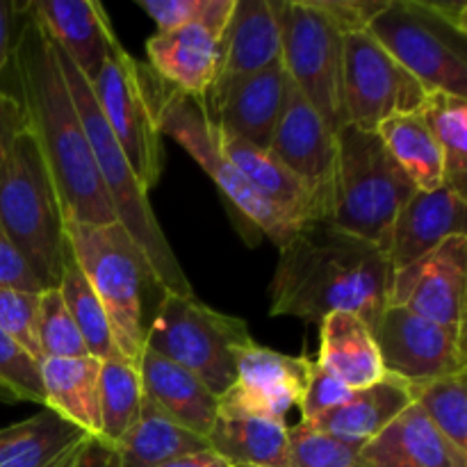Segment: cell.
<instances>
[{
  "label": "cell",
  "instance_id": "obj_49",
  "mask_svg": "<svg viewBox=\"0 0 467 467\" xmlns=\"http://www.w3.org/2000/svg\"><path fill=\"white\" fill-rule=\"evenodd\" d=\"M3 438H5V429H0V442H3Z\"/></svg>",
  "mask_w": 467,
  "mask_h": 467
},
{
  "label": "cell",
  "instance_id": "obj_5",
  "mask_svg": "<svg viewBox=\"0 0 467 467\" xmlns=\"http://www.w3.org/2000/svg\"><path fill=\"white\" fill-rule=\"evenodd\" d=\"M0 233L26 258L41 290H57L68 258L64 214L27 128L14 137L0 164Z\"/></svg>",
  "mask_w": 467,
  "mask_h": 467
},
{
  "label": "cell",
  "instance_id": "obj_46",
  "mask_svg": "<svg viewBox=\"0 0 467 467\" xmlns=\"http://www.w3.org/2000/svg\"><path fill=\"white\" fill-rule=\"evenodd\" d=\"M23 5L9 3V0H0V76L7 68L9 57H12L14 46V27L21 18Z\"/></svg>",
  "mask_w": 467,
  "mask_h": 467
},
{
  "label": "cell",
  "instance_id": "obj_13",
  "mask_svg": "<svg viewBox=\"0 0 467 467\" xmlns=\"http://www.w3.org/2000/svg\"><path fill=\"white\" fill-rule=\"evenodd\" d=\"M383 369L413 386L467 374L465 333L450 331L400 306H388L374 327Z\"/></svg>",
  "mask_w": 467,
  "mask_h": 467
},
{
  "label": "cell",
  "instance_id": "obj_42",
  "mask_svg": "<svg viewBox=\"0 0 467 467\" xmlns=\"http://www.w3.org/2000/svg\"><path fill=\"white\" fill-rule=\"evenodd\" d=\"M342 35L368 30L369 21L386 7L388 0H313Z\"/></svg>",
  "mask_w": 467,
  "mask_h": 467
},
{
  "label": "cell",
  "instance_id": "obj_16",
  "mask_svg": "<svg viewBox=\"0 0 467 467\" xmlns=\"http://www.w3.org/2000/svg\"><path fill=\"white\" fill-rule=\"evenodd\" d=\"M310 358L287 356L251 340L235 356V381L219 397V413H242L285 424L299 409Z\"/></svg>",
  "mask_w": 467,
  "mask_h": 467
},
{
  "label": "cell",
  "instance_id": "obj_8",
  "mask_svg": "<svg viewBox=\"0 0 467 467\" xmlns=\"http://www.w3.org/2000/svg\"><path fill=\"white\" fill-rule=\"evenodd\" d=\"M251 340L244 319L213 310L196 296L162 295L146 327L144 347L185 368L222 397L235 381L237 351Z\"/></svg>",
  "mask_w": 467,
  "mask_h": 467
},
{
  "label": "cell",
  "instance_id": "obj_27",
  "mask_svg": "<svg viewBox=\"0 0 467 467\" xmlns=\"http://www.w3.org/2000/svg\"><path fill=\"white\" fill-rule=\"evenodd\" d=\"M99 374L100 360L94 356L41 360L46 409L96 438H100Z\"/></svg>",
  "mask_w": 467,
  "mask_h": 467
},
{
  "label": "cell",
  "instance_id": "obj_15",
  "mask_svg": "<svg viewBox=\"0 0 467 467\" xmlns=\"http://www.w3.org/2000/svg\"><path fill=\"white\" fill-rule=\"evenodd\" d=\"M467 235L442 242L418 263L392 272L388 306H400L450 331L465 333Z\"/></svg>",
  "mask_w": 467,
  "mask_h": 467
},
{
  "label": "cell",
  "instance_id": "obj_19",
  "mask_svg": "<svg viewBox=\"0 0 467 467\" xmlns=\"http://www.w3.org/2000/svg\"><path fill=\"white\" fill-rule=\"evenodd\" d=\"M26 7L68 62L94 82L119 44L103 5L94 0H32Z\"/></svg>",
  "mask_w": 467,
  "mask_h": 467
},
{
  "label": "cell",
  "instance_id": "obj_25",
  "mask_svg": "<svg viewBox=\"0 0 467 467\" xmlns=\"http://www.w3.org/2000/svg\"><path fill=\"white\" fill-rule=\"evenodd\" d=\"M276 62H281L276 0H237L223 35V57L217 80L251 76Z\"/></svg>",
  "mask_w": 467,
  "mask_h": 467
},
{
  "label": "cell",
  "instance_id": "obj_41",
  "mask_svg": "<svg viewBox=\"0 0 467 467\" xmlns=\"http://www.w3.org/2000/svg\"><path fill=\"white\" fill-rule=\"evenodd\" d=\"M137 5L153 18L158 35L194 26L205 9V0H137Z\"/></svg>",
  "mask_w": 467,
  "mask_h": 467
},
{
  "label": "cell",
  "instance_id": "obj_4",
  "mask_svg": "<svg viewBox=\"0 0 467 467\" xmlns=\"http://www.w3.org/2000/svg\"><path fill=\"white\" fill-rule=\"evenodd\" d=\"M141 82L158 130L162 132V137L167 135L176 140L208 173L226 201L235 226L244 233L246 242L255 244L258 235H265L281 249L295 235V228L267 201L260 199L258 192L223 153L222 130L210 119L203 100L171 89L144 64H141Z\"/></svg>",
  "mask_w": 467,
  "mask_h": 467
},
{
  "label": "cell",
  "instance_id": "obj_17",
  "mask_svg": "<svg viewBox=\"0 0 467 467\" xmlns=\"http://www.w3.org/2000/svg\"><path fill=\"white\" fill-rule=\"evenodd\" d=\"M285 91L287 73L283 62H276L251 76L217 80L203 103L219 130L258 149H269Z\"/></svg>",
  "mask_w": 467,
  "mask_h": 467
},
{
  "label": "cell",
  "instance_id": "obj_37",
  "mask_svg": "<svg viewBox=\"0 0 467 467\" xmlns=\"http://www.w3.org/2000/svg\"><path fill=\"white\" fill-rule=\"evenodd\" d=\"M287 454L290 467H365L360 447L301 420L295 427H287Z\"/></svg>",
  "mask_w": 467,
  "mask_h": 467
},
{
  "label": "cell",
  "instance_id": "obj_31",
  "mask_svg": "<svg viewBox=\"0 0 467 467\" xmlns=\"http://www.w3.org/2000/svg\"><path fill=\"white\" fill-rule=\"evenodd\" d=\"M377 135L418 190L431 192L445 185L441 149L433 140L422 109L386 119L377 128Z\"/></svg>",
  "mask_w": 467,
  "mask_h": 467
},
{
  "label": "cell",
  "instance_id": "obj_10",
  "mask_svg": "<svg viewBox=\"0 0 467 467\" xmlns=\"http://www.w3.org/2000/svg\"><path fill=\"white\" fill-rule=\"evenodd\" d=\"M276 16L287 80L337 132L347 126L342 99L345 35L313 0H276Z\"/></svg>",
  "mask_w": 467,
  "mask_h": 467
},
{
  "label": "cell",
  "instance_id": "obj_20",
  "mask_svg": "<svg viewBox=\"0 0 467 467\" xmlns=\"http://www.w3.org/2000/svg\"><path fill=\"white\" fill-rule=\"evenodd\" d=\"M146 67L171 89L192 99H205L219 76L223 57V39L203 26L181 27L146 41Z\"/></svg>",
  "mask_w": 467,
  "mask_h": 467
},
{
  "label": "cell",
  "instance_id": "obj_6",
  "mask_svg": "<svg viewBox=\"0 0 467 467\" xmlns=\"http://www.w3.org/2000/svg\"><path fill=\"white\" fill-rule=\"evenodd\" d=\"M64 233L73 260L103 304L114 347L140 365L146 340L141 296L144 283L150 281L144 254L119 222H64Z\"/></svg>",
  "mask_w": 467,
  "mask_h": 467
},
{
  "label": "cell",
  "instance_id": "obj_24",
  "mask_svg": "<svg viewBox=\"0 0 467 467\" xmlns=\"http://www.w3.org/2000/svg\"><path fill=\"white\" fill-rule=\"evenodd\" d=\"M319 327V354L315 363L340 379L351 390H363L386 377L374 331L354 313L337 310Z\"/></svg>",
  "mask_w": 467,
  "mask_h": 467
},
{
  "label": "cell",
  "instance_id": "obj_9",
  "mask_svg": "<svg viewBox=\"0 0 467 467\" xmlns=\"http://www.w3.org/2000/svg\"><path fill=\"white\" fill-rule=\"evenodd\" d=\"M368 32L424 89L467 99V35L431 12L427 0H388Z\"/></svg>",
  "mask_w": 467,
  "mask_h": 467
},
{
  "label": "cell",
  "instance_id": "obj_38",
  "mask_svg": "<svg viewBox=\"0 0 467 467\" xmlns=\"http://www.w3.org/2000/svg\"><path fill=\"white\" fill-rule=\"evenodd\" d=\"M0 386L7 388L18 404L30 401L44 406L41 360L3 331H0Z\"/></svg>",
  "mask_w": 467,
  "mask_h": 467
},
{
  "label": "cell",
  "instance_id": "obj_43",
  "mask_svg": "<svg viewBox=\"0 0 467 467\" xmlns=\"http://www.w3.org/2000/svg\"><path fill=\"white\" fill-rule=\"evenodd\" d=\"M0 290L41 295V285L16 246L0 233Z\"/></svg>",
  "mask_w": 467,
  "mask_h": 467
},
{
  "label": "cell",
  "instance_id": "obj_1",
  "mask_svg": "<svg viewBox=\"0 0 467 467\" xmlns=\"http://www.w3.org/2000/svg\"><path fill=\"white\" fill-rule=\"evenodd\" d=\"M9 59L23 121L53 178L64 222L114 223L117 214L96 169L89 140L59 67L57 50L48 32L27 12L26 3Z\"/></svg>",
  "mask_w": 467,
  "mask_h": 467
},
{
  "label": "cell",
  "instance_id": "obj_40",
  "mask_svg": "<svg viewBox=\"0 0 467 467\" xmlns=\"http://www.w3.org/2000/svg\"><path fill=\"white\" fill-rule=\"evenodd\" d=\"M36 299H39V295L0 290V331L7 333L18 345L26 347L35 358L41 360L35 336Z\"/></svg>",
  "mask_w": 467,
  "mask_h": 467
},
{
  "label": "cell",
  "instance_id": "obj_45",
  "mask_svg": "<svg viewBox=\"0 0 467 467\" xmlns=\"http://www.w3.org/2000/svg\"><path fill=\"white\" fill-rule=\"evenodd\" d=\"M23 128H26V121H23V112L16 96L0 91V164H3L9 146H12L14 137H16Z\"/></svg>",
  "mask_w": 467,
  "mask_h": 467
},
{
  "label": "cell",
  "instance_id": "obj_47",
  "mask_svg": "<svg viewBox=\"0 0 467 467\" xmlns=\"http://www.w3.org/2000/svg\"><path fill=\"white\" fill-rule=\"evenodd\" d=\"M160 467H233L226 459L217 454L213 450H203V451H192V454H182L176 456V459L167 461L164 465Z\"/></svg>",
  "mask_w": 467,
  "mask_h": 467
},
{
  "label": "cell",
  "instance_id": "obj_51",
  "mask_svg": "<svg viewBox=\"0 0 467 467\" xmlns=\"http://www.w3.org/2000/svg\"><path fill=\"white\" fill-rule=\"evenodd\" d=\"M64 465H67V463H64Z\"/></svg>",
  "mask_w": 467,
  "mask_h": 467
},
{
  "label": "cell",
  "instance_id": "obj_26",
  "mask_svg": "<svg viewBox=\"0 0 467 467\" xmlns=\"http://www.w3.org/2000/svg\"><path fill=\"white\" fill-rule=\"evenodd\" d=\"M410 404H413V395H410L409 383L386 374L374 386L351 392L345 404L315 420L313 427L349 445L365 447Z\"/></svg>",
  "mask_w": 467,
  "mask_h": 467
},
{
  "label": "cell",
  "instance_id": "obj_33",
  "mask_svg": "<svg viewBox=\"0 0 467 467\" xmlns=\"http://www.w3.org/2000/svg\"><path fill=\"white\" fill-rule=\"evenodd\" d=\"M422 114L441 149L445 187L467 199V99L445 91H427Z\"/></svg>",
  "mask_w": 467,
  "mask_h": 467
},
{
  "label": "cell",
  "instance_id": "obj_12",
  "mask_svg": "<svg viewBox=\"0 0 467 467\" xmlns=\"http://www.w3.org/2000/svg\"><path fill=\"white\" fill-rule=\"evenodd\" d=\"M342 99L347 126L377 132L386 119L420 112L427 89L363 30L345 35Z\"/></svg>",
  "mask_w": 467,
  "mask_h": 467
},
{
  "label": "cell",
  "instance_id": "obj_50",
  "mask_svg": "<svg viewBox=\"0 0 467 467\" xmlns=\"http://www.w3.org/2000/svg\"><path fill=\"white\" fill-rule=\"evenodd\" d=\"M233 467H249V465H233Z\"/></svg>",
  "mask_w": 467,
  "mask_h": 467
},
{
  "label": "cell",
  "instance_id": "obj_11",
  "mask_svg": "<svg viewBox=\"0 0 467 467\" xmlns=\"http://www.w3.org/2000/svg\"><path fill=\"white\" fill-rule=\"evenodd\" d=\"M105 123L121 146L132 171L146 192L153 190L164 171L162 132L141 82V64L119 41L105 67L89 82Z\"/></svg>",
  "mask_w": 467,
  "mask_h": 467
},
{
  "label": "cell",
  "instance_id": "obj_36",
  "mask_svg": "<svg viewBox=\"0 0 467 467\" xmlns=\"http://www.w3.org/2000/svg\"><path fill=\"white\" fill-rule=\"evenodd\" d=\"M35 336L41 360L89 356L59 290H44L36 299Z\"/></svg>",
  "mask_w": 467,
  "mask_h": 467
},
{
  "label": "cell",
  "instance_id": "obj_35",
  "mask_svg": "<svg viewBox=\"0 0 467 467\" xmlns=\"http://www.w3.org/2000/svg\"><path fill=\"white\" fill-rule=\"evenodd\" d=\"M413 404L420 406L436 431L467 456V383L465 374L436 379L410 388Z\"/></svg>",
  "mask_w": 467,
  "mask_h": 467
},
{
  "label": "cell",
  "instance_id": "obj_7",
  "mask_svg": "<svg viewBox=\"0 0 467 467\" xmlns=\"http://www.w3.org/2000/svg\"><path fill=\"white\" fill-rule=\"evenodd\" d=\"M415 190L377 132L356 126L337 130L333 226L381 246L388 255L392 222Z\"/></svg>",
  "mask_w": 467,
  "mask_h": 467
},
{
  "label": "cell",
  "instance_id": "obj_28",
  "mask_svg": "<svg viewBox=\"0 0 467 467\" xmlns=\"http://www.w3.org/2000/svg\"><path fill=\"white\" fill-rule=\"evenodd\" d=\"M210 450L231 465L290 467L287 424L242 413H217L208 433Z\"/></svg>",
  "mask_w": 467,
  "mask_h": 467
},
{
  "label": "cell",
  "instance_id": "obj_2",
  "mask_svg": "<svg viewBox=\"0 0 467 467\" xmlns=\"http://www.w3.org/2000/svg\"><path fill=\"white\" fill-rule=\"evenodd\" d=\"M269 283V315L319 324L347 310L374 327L388 308L392 267L381 246L331 222L301 226L281 246Z\"/></svg>",
  "mask_w": 467,
  "mask_h": 467
},
{
  "label": "cell",
  "instance_id": "obj_18",
  "mask_svg": "<svg viewBox=\"0 0 467 467\" xmlns=\"http://www.w3.org/2000/svg\"><path fill=\"white\" fill-rule=\"evenodd\" d=\"M465 196L450 187L415 190L397 213L388 235V263L392 272L418 263L445 240L465 233Z\"/></svg>",
  "mask_w": 467,
  "mask_h": 467
},
{
  "label": "cell",
  "instance_id": "obj_23",
  "mask_svg": "<svg viewBox=\"0 0 467 467\" xmlns=\"http://www.w3.org/2000/svg\"><path fill=\"white\" fill-rule=\"evenodd\" d=\"M360 456L365 467H467V456L456 451L415 404L360 447Z\"/></svg>",
  "mask_w": 467,
  "mask_h": 467
},
{
  "label": "cell",
  "instance_id": "obj_48",
  "mask_svg": "<svg viewBox=\"0 0 467 467\" xmlns=\"http://www.w3.org/2000/svg\"><path fill=\"white\" fill-rule=\"evenodd\" d=\"M0 404H18L16 397H14L5 386H0Z\"/></svg>",
  "mask_w": 467,
  "mask_h": 467
},
{
  "label": "cell",
  "instance_id": "obj_39",
  "mask_svg": "<svg viewBox=\"0 0 467 467\" xmlns=\"http://www.w3.org/2000/svg\"><path fill=\"white\" fill-rule=\"evenodd\" d=\"M351 392L354 390L347 388L340 379H336L333 374H328L327 369L319 368L315 360H310L304 395H301V401H299L301 422L313 424L315 420L327 415L328 410L345 404V401L351 397Z\"/></svg>",
  "mask_w": 467,
  "mask_h": 467
},
{
  "label": "cell",
  "instance_id": "obj_30",
  "mask_svg": "<svg viewBox=\"0 0 467 467\" xmlns=\"http://www.w3.org/2000/svg\"><path fill=\"white\" fill-rule=\"evenodd\" d=\"M85 438L87 433L46 409L26 422L5 429L0 467H64Z\"/></svg>",
  "mask_w": 467,
  "mask_h": 467
},
{
  "label": "cell",
  "instance_id": "obj_22",
  "mask_svg": "<svg viewBox=\"0 0 467 467\" xmlns=\"http://www.w3.org/2000/svg\"><path fill=\"white\" fill-rule=\"evenodd\" d=\"M222 141L223 153L235 164L237 171L249 181L260 199L267 201L295 231L308 226V223L322 222L308 187L272 150L258 149V146L226 135V132H222Z\"/></svg>",
  "mask_w": 467,
  "mask_h": 467
},
{
  "label": "cell",
  "instance_id": "obj_29",
  "mask_svg": "<svg viewBox=\"0 0 467 467\" xmlns=\"http://www.w3.org/2000/svg\"><path fill=\"white\" fill-rule=\"evenodd\" d=\"M119 467H160L176 456L210 450L208 441L173 422L150 400H141V409L132 427L119 438Z\"/></svg>",
  "mask_w": 467,
  "mask_h": 467
},
{
  "label": "cell",
  "instance_id": "obj_14",
  "mask_svg": "<svg viewBox=\"0 0 467 467\" xmlns=\"http://www.w3.org/2000/svg\"><path fill=\"white\" fill-rule=\"evenodd\" d=\"M269 150L308 187L322 222H331L337 167V132L287 80L285 103L274 128Z\"/></svg>",
  "mask_w": 467,
  "mask_h": 467
},
{
  "label": "cell",
  "instance_id": "obj_34",
  "mask_svg": "<svg viewBox=\"0 0 467 467\" xmlns=\"http://www.w3.org/2000/svg\"><path fill=\"white\" fill-rule=\"evenodd\" d=\"M57 290L59 295H62L68 315H71L78 331H80L82 340H85L87 354L103 360L108 358L112 351H117L103 304H100V299L96 296L94 287L89 285V281H87V276L82 274V269L78 267V263L73 260L71 251H68V258L67 263H64L62 281H59Z\"/></svg>",
  "mask_w": 467,
  "mask_h": 467
},
{
  "label": "cell",
  "instance_id": "obj_32",
  "mask_svg": "<svg viewBox=\"0 0 467 467\" xmlns=\"http://www.w3.org/2000/svg\"><path fill=\"white\" fill-rule=\"evenodd\" d=\"M140 368L121 351H112L100 360L99 401H100V438L117 445L119 438L132 427L141 409Z\"/></svg>",
  "mask_w": 467,
  "mask_h": 467
},
{
  "label": "cell",
  "instance_id": "obj_3",
  "mask_svg": "<svg viewBox=\"0 0 467 467\" xmlns=\"http://www.w3.org/2000/svg\"><path fill=\"white\" fill-rule=\"evenodd\" d=\"M55 50H57L64 80H67L73 103L80 114L82 128H85L96 160V169H99V176L103 181L105 192H108L114 214H117V222L140 246L146 265H149L150 281L162 290V295L194 296V287L187 281L185 272H182L181 263H178L176 254H173L171 244H169L167 235H164L162 226H160L158 217L150 208L149 192L135 176L121 146L109 132L103 112L96 105L89 80L68 62L67 55L57 46H55Z\"/></svg>",
  "mask_w": 467,
  "mask_h": 467
},
{
  "label": "cell",
  "instance_id": "obj_44",
  "mask_svg": "<svg viewBox=\"0 0 467 467\" xmlns=\"http://www.w3.org/2000/svg\"><path fill=\"white\" fill-rule=\"evenodd\" d=\"M64 467H119L117 447L96 436H87L68 456Z\"/></svg>",
  "mask_w": 467,
  "mask_h": 467
},
{
  "label": "cell",
  "instance_id": "obj_21",
  "mask_svg": "<svg viewBox=\"0 0 467 467\" xmlns=\"http://www.w3.org/2000/svg\"><path fill=\"white\" fill-rule=\"evenodd\" d=\"M137 368L146 400L187 431L208 441L219 413V397L199 377L146 347Z\"/></svg>",
  "mask_w": 467,
  "mask_h": 467
}]
</instances>
